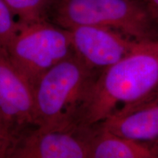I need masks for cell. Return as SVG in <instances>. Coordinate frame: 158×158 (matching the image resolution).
Segmentation results:
<instances>
[{
  "label": "cell",
  "instance_id": "obj_7",
  "mask_svg": "<svg viewBox=\"0 0 158 158\" xmlns=\"http://www.w3.org/2000/svg\"><path fill=\"white\" fill-rule=\"evenodd\" d=\"M0 114L19 133L35 127L33 86L0 47Z\"/></svg>",
  "mask_w": 158,
  "mask_h": 158
},
{
  "label": "cell",
  "instance_id": "obj_8",
  "mask_svg": "<svg viewBox=\"0 0 158 158\" xmlns=\"http://www.w3.org/2000/svg\"><path fill=\"white\" fill-rule=\"evenodd\" d=\"M98 125L130 141L158 143V93L119 108Z\"/></svg>",
  "mask_w": 158,
  "mask_h": 158
},
{
  "label": "cell",
  "instance_id": "obj_11",
  "mask_svg": "<svg viewBox=\"0 0 158 158\" xmlns=\"http://www.w3.org/2000/svg\"><path fill=\"white\" fill-rule=\"evenodd\" d=\"M18 20L3 0H0V47L6 49L16 34Z\"/></svg>",
  "mask_w": 158,
  "mask_h": 158
},
{
  "label": "cell",
  "instance_id": "obj_2",
  "mask_svg": "<svg viewBox=\"0 0 158 158\" xmlns=\"http://www.w3.org/2000/svg\"><path fill=\"white\" fill-rule=\"evenodd\" d=\"M99 74L74 52L49 69L33 87L35 127L59 130L81 126L83 110Z\"/></svg>",
  "mask_w": 158,
  "mask_h": 158
},
{
  "label": "cell",
  "instance_id": "obj_6",
  "mask_svg": "<svg viewBox=\"0 0 158 158\" xmlns=\"http://www.w3.org/2000/svg\"><path fill=\"white\" fill-rule=\"evenodd\" d=\"M68 30L73 52L98 73L127 56L139 43L118 31L101 27L81 26Z\"/></svg>",
  "mask_w": 158,
  "mask_h": 158
},
{
  "label": "cell",
  "instance_id": "obj_10",
  "mask_svg": "<svg viewBox=\"0 0 158 158\" xmlns=\"http://www.w3.org/2000/svg\"><path fill=\"white\" fill-rule=\"evenodd\" d=\"M19 22L29 23L47 19L51 0H3Z\"/></svg>",
  "mask_w": 158,
  "mask_h": 158
},
{
  "label": "cell",
  "instance_id": "obj_4",
  "mask_svg": "<svg viewBox=\"0 0 158 158\" xmlns=\"http://www.w3.org/2000/svg\"><path fill=\"white\" fill-rule=\"evenodd\" d=\"M18 23L16 34L6 51L34 87L45 72L73 53L70 35L48 19Z\"/></svg>",
  "mask_w": 158,
  "mask_h": 158
},
{
  "label": "cell",
  "instance_id": "obj_9",
  "mask_svg": "<svg viewBox=\"0 0 158 158\" xmlns=\"http://www.w3.org/2000/svg\"><path fill=\"white\" fill-rule=\"evenodd\" d=\"M89 158H158V143H138L92 127Z\"/></svg>",
  "mask_w": 158,
  "mask_h": 158
},
{
  "label": "cell",
  "instance_id": "obj_12",
  "mask_svg": "<svg viewBox=\"0 0 158 158\" xmlns=\"http://www.w3.org/2000/svg\"><path fill=\"white\" fill-rule=\"evenodd\" d=\"M19 133L0 114V158H6Z\"/></svg>",
  "mask_w": 158,
  "mask_h": 158
},
{
  "label": "cell",
  "instance_id": "obj_1",
  "mask_svg": "<svg viewBox=\"0 0 158 158\" xmlns=\"http://www.w3.org/2000/svg\"><path fill=\"white\" fill-rule=\"evenodd\" d=\"M158 93V40L139 42L122 60L97 77L81 126L92 127L116 110Z\"/></svg>",
  "mask_w": 158,
  "mask_h": 158
},
{
  "label": "cell",
  "instance_id": "obj_5",
  "mask_svg": "<svg viewBox=\"0 0 158 158\" xmlns=\"http://www.w3.org/2000/svg\"><path fill=\"white\" fill-rule=\"evenodd\" d=\"M92 132L82 126L30 128L19 136L6 158H89Z\"/></svg>",
  "mask_w": 158,
  "mask_h": 158
},
{
  "label": "cell",
  "instance_id": "obj_13",
  "mask_svg": "<svg viewBox=\"0 0 158 158\" xmlns=\"http://www.w3.org/2000/svg\"><path fill=\"white\" fill-rule=\"evenodd\" d=\"M158 29V0H137Z\"/></svg>",
  "mask_w": 158,
  "mask_h": 158
},
{
  "label": "cell",
  "instance_id": "obj_3",
  "mask_svg": "<svg viewBox=\"0 0 158 158\" xmlns=\"http://www.w3.org/2000/svg\"><path fill=\"white\" fill-rule=\"evenodd\" d=\"M47 19L65 29L94 26L138 42L158 40V29L137 0H51Z\"/></svg>",
  "mask_w": 158,
  "mask_h": 158
}]
</instances>
